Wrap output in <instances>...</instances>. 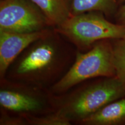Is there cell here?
Segmentation results:
<instances>
[{
  "instance_id": "1",
  "label": "cell",
  "mask_w": 125,
  "mask_h": 125,
  "mask_svg": "<svg viewBox=\"0 0 125 125\" xmlns=\"http://www.w3.org/2000/svg\"><path fill=\"white\" fill-rule=\"evenodd\" d=\"M74 46L53 28L17 57L4 78L49 89L73 64L77 51Z\"/></svg>"
},
{
  "instance_id": "2",
  "label": "cell",
  "mask_w": 125,
  "mask_h": 125,
  "mask_svg": "<svg viewBox=\"0 0 125 125\" xmlns=\"http://www.w3.org/2000/svg\"><path fill=\"white\" fill-rule=\"evenodd\" d=\"M125 96V83L117 76L98 78L60 95L53 94L55 111L79 123L110 103Z\"/></svg>"
},
{
  "instance_id": "3",
  "label": "cell",
  "mask_w": 125,
  "mask_h": 125,
  "mask_svg": "<svg viewBox=\"0 0 125 125\" xmlns=\"http://www.w3.org/2000/svg\"><path fill=\"white\" fill-rule=\"evenodd\" d=\"M115 76L111 40H101L88 51L77 50L69 70L49 90L52 94L60 95L90 79Z\"/></svg>"
},
{
  "instance_id": "4",
  "label": "cell",
  "mask_w": 125,
  "mask_h": 125,
  "mask_svg": "<svg viewBox=\"0 0 125 125\" xmlns=\"http://www.w3.org/2000/svg\"><path fill=\"white\" fill-rule=\"evenodd\" d=\"M54 29L81 52L88 51L100 41L125 37V27L98 11L71 15Z\"/></svg>"
},
{
  "instance_id": "5",
  "label": "cell",
  "mask_w": 125,
  "mask_h": 125,
  "mask_svg": "<svg viewBox=\"0 0 125 125\" xmlns=\"http://www.w3.org/2000/svg\"><path fill=\"white\" fill-rule=\"evenodd\" d=\"M0 105L1 109L21 115H41L55 111L53 94L43 89L1 79Z\"/></svg>"
},
{
  "instance_id": "6",
  "label": "cell",
  "mask_w": 125,
  "mask_h": 125,
  "mask_svg": "<svg viewBox=\"0 0 125 125\" xmlns=\"http://www.w3.org/2000/svg\"><path fill=\"white\" fill-rule=\"evenodd\" d=\"M52 27L31 0H1L0 30L29 33Z\"/></svg>"
},
{
  "instance_id": "7",
  "label": "cell",
  "mask_w": 125,
  "mask_h": 125,
  "mask_svg": "<svg viewBox=\"0 0 125 125\" xmlns=\"http://www.w3.org/2000/svg\"><path fill=\"white\" fill-rule=\"evenodd\" d=\"M53 28L29 33L0 30V78L4 79L9 66L28 46L49 34Z\"/></svg>"
},
{
  "instance_id": "8",
  "label": "cell",
  "mask_w": 125,
  "mask_h": 125,
  "mask_svg": "<svg viewBox=\"0 0 125 125\" xmlns=\"http://www.w3.org/2000/svg\"><path fill=\"white\" fill-rule=\"evenodd\" d=\"M82 125H125V96L79 122Z\"/></svg>"
},
{
  "instance_id": "9",
  "label": "cell",
  "mask_w": 125,
  "mask_h": 125,
  "mask_svg": "<svg viewBox=\"0 0 125 125\" xmlns=\"http://www.w3.org/2000/svg\"><path fill=\"white\" fill-rule=\"evenodd\" d=\"M44 13L52 27H56L71 16V0H31Z\"/></svg>"
},
{
  "instance_id": "10",
  "label": "cell",
  "mask_w": 125,
  "mask_h": 125,
  "mask_svg": "<svg viewBox=\"0 0 125 125\" xmlns=\"http://www.w3.org/2000/svg\"><path fill=\"white\" fill-rule=\"evenodd\" d=\"M118 5L117 0H71V15L98 11L107 16L116 13Z\"/></svg>"
},
{
  "instance_id": "11",
  "label": "cell",
  "mask_w": 125,
  "mask_h": 125,
  "mask_svg": "<svg viewBox=\"0 0 125 125\" xmlns=\"http://www.w3.org/2000/svg\"><path fill=\"white\" fill-rule=\"evenodd\" d=\"M27 125H71V121L59 111L41 115H24Z\"/></svg>"
},
{
  "instance_id": "12",
  "label": "cell",
  "mask_w": 125,
  "mask_h": 125,
  "mask_svg": "<svg viewBox=\"0 0 125 125\" xmlns=\"http://www.w3.org/2000/svg\"><path fill=\"white\" fill-rule=\"evenodd\" d=\"M111 41L116 76L125 83V37Z\"/></svg>"
},
{
  "instance_id": "13",
  "label": "cell",
  "mask_w": 125,
  "mask_h": 125,
  "mask_svg": "<svg viewBox=\"0 0 125 125\" xmlns=\"http://www.w3.org/2000/svg\"><path fill=\"white\" fill-rule=\"evenodd\" d=\"M1 125H27L26 117L24 115L8 114L4 109H1Z\"/></svg>"
},
{
  "instance_id": "14",
  "label": "cell",
  "mask_w": 125,
  "mask_h": 125,
  "mask_svg": "<svg viewBox=\"0 0 125 125\" xmlns=\"http://www.w3.org/2000/svg\"><path fill=\"white\" fill-rule=\"evenodd\" d=\"M116 23L125 27V1L118 9L115 13Z\"/></svg>"
},
{
  "instance_id": "15",
  "label": "cell",
  "mask_w": 125,
  "mask_h": 125,
  "mask_svg": "<svg viewBox=\"0 0 125 125\" xmlns=\"http://www.w3.org/2000/svg\"><path fill=\"white\" fill-rule=\"evenodd\" d=\"M125 1V0H117L118 5H122Z\"/></svg>"
}]
</instances>
